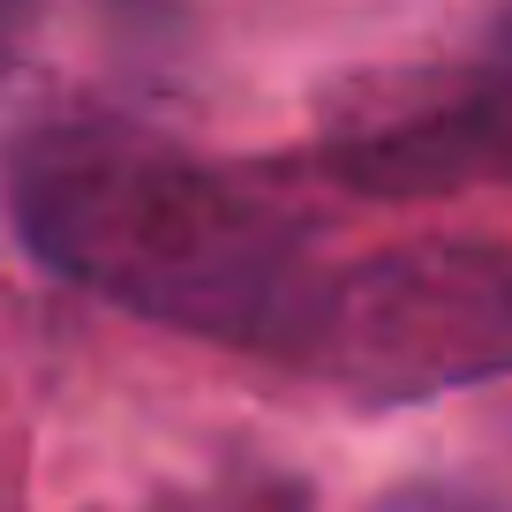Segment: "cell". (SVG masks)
Here are the masks:
<instances>
[{
  "instance_id": "6da1fadb",
  "label": "cell",
  "mask_w": 512,
  "mask_h": 512,
  "mask_svg": "<svg viewBox=\"0 0 512 512\" xmlns=\"http://www.w3.org/2000/svg\"><path fill=\"white\" fill-rule=\"evenodd\" d=\"M0 196L46 272L219 347L287 362L324 279L294 204L128 121L23 128L0 166Z\"/></svg>"
},
{
  "instance_id": "7a4b0ae2",
  "label": "cell",
  "mask_w": 512,
  "mask_h": 512,
  "mask_svg": "<svg viewBox=\"0 0 512 512\" xmlns=\"http://www.w3.org/2000/svg\"><path fill=\"white\" fill-rule=\"evenodd\" d=\"M287 362L377 407L512 377V249L422 234L354 256L317 279Z\"/></svg>"
},
{
  "instance_id": "3957f363",
  "label": "cell",
  "mask_w": 512,
  "mask_h": 512,
  "mask_svg": "<svg viewBox=\"0 0 512 512\" xmlns=\"http://www.w3.org/2000/svg\"><path fill=\"white\" fill-rule=\"evenodd\" d=\"M317 166L377 204H430L512 181V61H407L332 83Z\"/></svg>"
},
{
  "instance_id": "277c9868",
  "label": "cell",
  "mask_w": 512,
  "mask_h": 512,
  "mask_svg": "<svg viewBox=\"0 0 512 512\" xmlns=\"http://www.w3.org/2000/svg\"><path fill=\"white\" fill-rule=\"evenodd\" d=\"M369 512H512V505L475 482H392Z\"/></svg>"
},
{
  "instance_id": "5b68a950",
  "label": "cell",
  "mask_w": 512,
  "mask_h": 512,
  "mask_svg": "<svg viewBox=\"0 0 512 512\" xmlns=\"http://www.w3.org/2000/svg\"><path fill=\"white\" fill-rule=\"evenodd\" d=\"M16 23H23V0H0V61H8V46H16Z\"/></svg>"
}]
</instances>
